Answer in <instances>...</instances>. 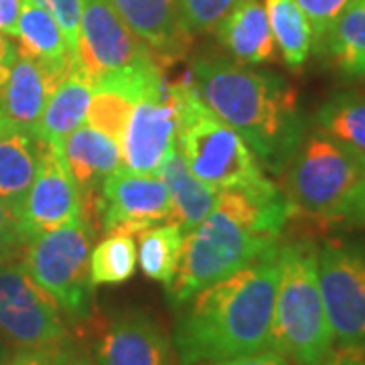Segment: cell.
<instances>
[{
  "instance_id": "obj_17",
  "label": "cell",
  "mask_w": 365,
  "mask_h": 365,
  "mask_svg": "<svg viewBox=\"0 0 365 365\" xmlns=\"http://www.w3.org/2000/svg\"><path fill=\"white\" fill-rule=\"evenodd\" d=\"M122 21L148 45L158 63L169 67L189 51L191 35L182 29L177 0H110Z\"/></svg>"
},
{
  "instance_id": "obj_13",
  "label": "cell",
  "mask_w": 365,
  "mask_h": 365,
  "mask_svg": "<svg viewBox=\"0 0 365 365\" xmlns=\"http://www.w3.org/2000/svg\"><path fill=\"white\" fill-rule=\"evenodd\" d=\"M81 213V195L59 148L45 146L35 181L19 211L21 232L26 242L71 222Z\"/></svg>"
},
{
  "instance_id": "obj_7",
  "label": "cell",
  "mask_w": 365,
  "mask_h": 365,
  "mask_svg": "<svg viewBox=\"0 0 365 365\" xmlns=\"http://www.w3.org/2000/svg\"><path fill=\"white\" fill-rule=\"evenodd\" d=\"M282 175V191L294 213L327 222L365 177V155L314 128L304 134Z\"/></svg>"
},
{
  "instance_id": "obj_11",
  "label": "cell",
  "mask_w": 365,
  "mask_h": 365,
  "mask_svg": "<svg viewBox=\"0 0 365 365\" xmlns=\"http://www.w3.org/2000/svg\"><path fill=\"white\" fill-rule=\"evenodd\" d=\"M78 59L93 79L124 67L158 63L155 53L122 21L110 0H83Z\"/></svg>"
},
{
  "instance_id": "obj_34",
  "label": "cell",
  "mask_w": 365,
  "mask_h": 365,
  "mask_svg": "<svg viewBox=\"0 0 365 365\" xmlns=\"http://www.w3.org/2000/svg\"><path fill=\"white\" fill-rule=\"evenodd\" d=\"M51 365H98L93 359V353L83 343L71 341L67 337L53 349Z\"/></svg>"
},
{
  "instance_id": "obj_24",
  "label": "cell",
  "mask_w": 365,
  "mask_h": 365,
  "mask_svg": "<svg viewBox=\"0 0 365 365\" xmlns=\"http://www.w3.org/2000/svg\"><path fill=\"white\" fill-rule=\"evenodd\" d=\"M319 49L341 78L365 79V0H351L343 9Z\"/></svg>"
},
{
  "instance_id": "obj_31",
  "label": "cell",
  "mask_w": 365,
  "mask_h": 365,
  "mask_svg": "<svg viewBox=\"0 0 365 365\" xmlns=\"http://www.w3.org/2000/svg\"><path fill=\"white\" fill-rule=\"evenodd\" d=\"M300 6V11L309 19L313 29L314 45L319 47L321 41L325 39L329 29L337 21V16L343 13V9L351 0H294Z\"/></svg>"
},
{
  "instance_id": "obj_9",
  "label": "cell",
  "mask_w": 365,
  "mask_h": 365,
  "mask_svg": "<svg viewBox=\"0 0 365 365\" xmlns=\"http://www.w3.org/2000/svg\"><path fill=\"white\" fill-rule=\"evenodd\" d=\"M69 337L67 321L51 294L26 268L9 260L0 264V339L14 349L57 347Z\"/></svg>"
},
{
  "instance_id": "obj_15",
  "label": "cell",
  "mask_w": 365,
  "mask_h": 365,
  "mask_svg": "<svg viewBox=\"0 0 365 365\" xmlns=\"http://www.w3.org/2000/svg\"><path fill=\"white\" fill-rule=\"evenodd\" d=\"M163 83V66L157 61L106 73L96 79L91 91L90 106L86 112L88 124L96 130L104 132L106 136H110L120 146L134 106L148 91L157 90Z\"/></svg>"
},
{
  "instance_id": "obj_14",
  "label": "cell",
  "mask_w": 365,
  "mask_h": 365,
  "mask_svg": "<svg viewBox=\"0 0 365 365\" xmlns=\"http://www.w3.org/2000/svg\"><path fill=\"white\" fill-rule=\"evenodd\" d=\"M91 353L98 365H175L173 341L144 311H126L108 321Z\"/></svg>"
},
{
  "instance_id": "obj_4",
  "label": "cell",
  "mask_w": 365,
  "mask_h": 365,
  "mask_svg": "<svg viewBox=\"0 0 365 365\" xmlns=\"http://www.w3.org/2000/svg\"><path fill=\"white\" fill-rule=\"evenodd\" d=\"M169 93L177 110V148L193 175L220 191L254 197L282 191L264 175L244 138L201 100L189 76L170 83Z\"/></svg>"
},
{
  "instance_id": "obj_26",
  "label": "cell",
  "mask_w": 365,
  "mask_h": 365,
  "mask_svg": "<svg viewBox=\"0 0 365 365\" xmlns=\"http://www.w3.org/2000/svg\"><path fill=\"white\" fill-rule=\"evenodd\" d=\"M185 234L175 223H158L138 234V266L165 288L175 280L182 254Z\"/></svg>"
},
{
  "instance_id": "obj_19",
  "label": "cell",
  "mask_w": 365,
  "mask_h": 365,
  "mask_svg": "<svg viewBox=\"0 0 365 365\" xmlns=\"http://www.w3.org/2000/svg\"><path fill=\"white\" fill-rule=\"evenodd\" d=\"M217 39L237 63L262 66L276 61V43L260 0H237L217 23Z\"/></svg>"
},
{
  "instance_id": "obj_36",
  "label": "cell",
  "mask_w": 365,
  "mask_h": 365,
  "mask_svg": "<svg viewBox=\"0 0 365 365\" xmlns=\"http://www.w3.org/2000/svg\"><path fill=\"white\" fill-rule=\"evenodd\" d=\"M55 347H26L16 349L0 365H51Z\"/></svg>"
},
{
  "instance_id": "obj_22",
  "label": "cell",
  "mask_w": 365,
  "mask_h": 365,
  "mask_svg": "<svg viewBox=\"0 0 365 365\" xmlns=\"http://www.w3.org/2000/svg\"><path fill=\"white\" fill-rule=\"evenodd\" d=\"M158 177L169 187L170 201H173V213L169 223H175L182 230V234H189L193 227L203 222L209 211L215 207L220 199V189L203 182L193 170L187 167L185 158L173 144L163 160Z\"/></svg>"
},
{
  "instance_id": "obj_40",
  "label": "cell",
  "mask_w": 365,
  "mask_h": 365,
  "mask_svg": "<svg viewBox=\"0 0 365 365\" xmlns=\"http://www.w3.org/2000/svg\"><path fill=\"white\" fill-rule=\"evenodd\" d=\"M9 355H11V353H9V349H6V343L0 339V364H2Z\"/></svg>"
},
{
  "instance_id": "obj_21",
  "label": "cell",
  "mask_w": 365,
  "mask_h": 365,
  "mask_svg": "<svg viewBox=\"0 0 365 365\" xmlns=\"http://www.w3.org/2000/svg\"><path fill=\"white\" fill-rule=\"evenodd\" d=\"M43 144L31 130L0 120V199L19 211L35 181Z\"/></svg>"
},
{
  "instance_id": "obj_12",
  "label": "cell",
  "mask_w": 365,
  "mask_h": 365,
  "mask_svg": "<svg viewBox=\"0 0 365 365\" xmlns=\"http://www.w3.org/2000/svg\"><path fill=\"white\" fill-rule=\"evenodd\" d=\"M177 143V110L165 81L148 91L132 110L120 143L122 169L138 175H158L169 148Z\"/></svg>"
},
{
  "instance_id": "obj_1",
  "label": "cell",
  "mask_w": 365,
  "mask_h": 365,
  "mask_svg": "<svg viewBox=\"0 0 365 365\" xmlns=\"http://www.w3.org/2000/svg\"><path fill=\"white\" fill-rule=\"evenodd\" d=\"M278 248L182 304L170 339L179 365L222 361L270 347Z\"/></svg>"
},
{
  "instance_id": "obj_25",
  "label": "cell",
  "mask_w": 365,
  "mask_h": 365,
  "mask_svg": "<svg viewBox=\"0 0 365 365\" xmlns=\"http://www.w3.org/2000/svg\"><path fill=\"white\" fill-rule=\"evenodd\" d=\"M268 23L282 61L290 69H300L314 47L313 29L294 0H264Z\"/></svg>"
},
{
  "instance_id": "obj_10",
  "label": "cell",
  "mask_w": 365,
  "mask_h": 365,
  "mask_svg": "<svg viewBox=\"0 0 365 365\" xmlns=\"http://www.w3.org/2000/svg\"><path fill=\"white\" fill-rule=\"evenodd\" d=\"M170 213V191L158 175H138L122 167L102 182L96 201V217L104 234H140L169 223Z\"/></svg>"
},
{
  "instance_id": "obj_3",
  "label": "cell",
  "mask_w": 365,
  "mask_h": 365,
  "mask_svg": "<svg viewBox=\"0 0 365 365\" xmlns=\"http://www.w3.org/2000/svg\"><path fill=\"white\" fill-rule=\"evenodd\" d=\"M290 215L294 209L284 191L274 197L222 191L207 217L185 234L179 270L167 288L170 307L181 309L203 288L278 248Z\"/></svg>"
},
{
  "instance_id": "obj_32",
  "label": "cell",
  "mask_w": 365,
  "mask_h": 365,
  "mask_svg": "<svg viewBox=\"0 0 365 365\" xmlns=\"http://www.w3.org/2000/svg\"><path fill=\"white\" fill-rule=\"evenodd\" d=\"M25 246L26 240L21 232L16 213L0 199V258L14 260Z\"/></svg>"
},
{
  "instance_id": "obj_38",
  "label": "cell",
  "mask_w": 365,
  "mask_h": 365,
  "mask_svg": "<svg viewBox=\"0 0 365 365\" xmlns=\"http://www.w3.org/2000/svg\"><path fill=\"white\" fill-rule=\"evenodd\" d=\"M311 365H365V349H351V347H333V351L321 361Z\"/></svg>"
},
{
  "instance_id": "obj_42",
  "label": "cell",
  "mask_w": 365,
  "mask_h": 365,
  "mask_svg": "<svg viewBox=\"0 0 365 365\" xmlns=\"http://www.w3.org/2000/svg\"><path fill=\"white\" fill-rule=\"evenodd\" d=\"M0 120H2V116H0Z\"/></svg>"
},
{
  "instance_id": "obj_35",
  "label": "cell",
  "mask_w": 365,
  "mask_h": 365,
  "mask_svg": "<svg viewBox=\"0 0 365 365\" xmlns=\"http://www.w3.org/2000/svg\"><path fill=\"white\" fill-rule=\"evenodd\" d=\"M199 365H290V359L272 347L262 349V351L250 353V355H240V357H230L222 361H207Z\"/></svg>"
},
{
  "instance_id": "obj_33",
  "label": "cell",
  "mask_w": 365,
  "mask_h": 365,
  "mask_svg": "<svg viewBox=\"0 0 365 365\" xmlns=\"http://www.w3.org/2000/svg\"><path fill=\"white\" fill-rule=\"evenodd\" d=\"M327 223H339L345 227H365V177L345 195Z\"/></svg>"
},
{
  "instance_id": "obj_37",
  "label": "cell",
  "mask_w": 365,
  "mask_h": 365,
  "mask_svg": "<svg viewBox=\"0 0 365 365\" xmlns=\"http://www.w3.org/2000/svg\"><path fill=\"white\" fill-rule=\"evenodd\" d=\"M23 9V0H0V33L16 37V25Z\"/></svg>"
},
{
  "instance_id": "obj_29",
  "label": "cell",
  "mask_w": 365,
  "mask_h": 365,
  "mask_svg": "<svg viewBox=\"0 0 365 365\" xmlns=\"http://www.w3.org/2000/svg\"><path fill=\"white\" fill-rule=\"evenodd\" d=\"M237 0H177L182 29L189 35L215 29Z\"/></svg>"
},
{
  "instance_id": "obj_27",
  "label": "cell",
  "mask_w": 365,
  "mask_h": 365,
  "mask_svg": "<svg viewBox=\"0 0 365 365\" xmlns=\"http://www.w3.org/2000/svg\"><path fill=\"white\" fill-rule=\"evenodd\" d=\"M314 126L365 155V91L333 93L314 116Z\"/></svg>"
},
{
  "instance_id": "obj_18",
  "label": "cell",
  "mask_w": 365,
  "mask_h": 365,
  "mask_svg": "<svg viewBox=\"0 0 365 365\" xmlns=\"http://www.w3.org/2000/svg\"><path fill=\"white\" fill-rule=\"evenodd\" d=\"M57 71L16 53L11 76L0 88V116L19 128L35 130L51 91L66 78Z\"/></svg>"
},
{
  "instance_id": "obj_41",
  "label": "cell",
  "mask_w": 365,
  "mask_h": 365,
  "mask_svg": "<svg viewBox=\"0 0 365 365\" xmlns=\"http://www.w3.org/2000/svg\"><path fill=\"white\" fill-rule=\"evenodd\" d=\"M2 262H9V260H4V258H0V264H2Z\"/></svg>"
},
{
  "instance_id": "obj_28",
  "label": "cell",
  "mask_w": 365,
  "mask_h": 365,
  "mask_svg": "<svg viewBox=\"0 0 365 365\" xmlns=\"http://www.w3.org/2000/svg\"><path fill=\"white\" fill-rule=\"evenodd\" d=\"M138 268V248L132 234H106L90 254V278L93 287H116L128 282Z\"/></svg>"
},
{
  "instance_id": "obj_20",
  "label": "cell",
  "mask_w": 365,
  "mask_h": 365,
  "mask_svg": "<svg viewBox=\"0 0 365 365\" xmlns=\"http://www.w3.org/2000/svg\"><path fill=\"white\" fill-rule=\"evenodd\" d=\"M93 86L96 79L91 78L90 71L78 59L67 71L66 78L51 91L39 122L33 130L41 144L59 146L67 134H71L83 124Z\"/></svg>"
},
{
  "instance_id": "obj_8",
  "label": "cell",
  "mask_w": 365,
  "mask_h": 365,
  "mask_svg": "<svg viewBox=\"0 0 365 365\" xmlns=\"http://www.w3.org/2000/svg\"><path fill=\"white\" fill-rule=\"evenodd\" d=\"M319 284L333 343L365 349V242L327 240L319 248Z\"/></svg>"
},
{
  "instance_id": "obj_5",
  "label": "cell",
  "mask_w": 365,
  "mask_h": 365,
  "mask_svg": "<svg viewBox=\"0 0 365 365\" xmlns=\"http://www.w3.org/2000/svg\"><path fill=\"white\" fill-rule=\"evenodd\" d=\"M270 347L297 365L317 364L335 347L319 284V248L311 240L278 248Z\"/></svg>"
},
{
  "instance_id": "obj_2",
  "label": "cell",
  "mask_w": 365,
  "mask_h": 365,
  "mask_svg": "<svg viewBox=\"0 0 365 365\" xmlns=\"http://www.w3.org/2000/svg\"><path fill=\"white\" fill-rule=\"evenodd\" d=\"M189 78L201 100L244 138L262 169L282 175L307 134L299 93L287 79L225 57H197Z\"/></svg>"
},
{
  "instance_id": "obj_30",
  "label": "cell",
  "mask_w": 365,
  "mask_h": 365,
  "mask_svg": "<svg viewBox=\"0 0 365 365\" xmlns=\"http://www.w3.org/2000/svg\"><path fill=\"white\" fill-rule=\"evenodd\" d=\"M45 9L55 19V23L61 26L71 51L78 53L79 26H81V13H83V0H31Z\"/></svg>"
},
{
  "instance_id": "obj_23",
  "label": "cell",
  "mask_w": 365,
  "mask_h": 365,
  "mask_svg": "<svg viewBox=\"0 0 365 365\" xmlns=\"http://www.w3.org/2000/svg\"><path fill=\"white\" fill-rule=\"evenodd\" d=\"M14 39L19 41V55L49 69L69 71L78 61V53L71 51L61 26L45 9L31 0H23Z\"/></svg>"
},
{
  "instance_id": "obj_39",
  "label": "cell",
  "mask_w": 365,
  "mask_h": 365,
  "mask_svg": "<svg viewBox=\"0 0 365 365\" xmlns=\"http://www.w3.org/2000/svg\"><path fill=\"white\" fill-rule=\"evenodd\" d=\"M14 57H16V49L13 47V43L6 39V35L0 33V88L6 83V79L11 76Z\"/></svg>"
},
{
  "instance_id": "obj_16",
  "label": "cell",
  "mask_w": 365,
  "mask_h": 365,
  "mask_svg": "<svg viewBox=\"0 0 365 365\" xmlns=\"http://www.w3.org/2000/svg\"><path fill=\"white\" fill-rule=\"evenodd\" d=\"M55 148H59L67 169L78 185L81 195V215L96 225V201L102 182L122 167L120 146L104 132L96 130L90 124H81L71 134H67L63 143Z\"/></svg>"
},
{
  "instance_id": "obj_6",
  "label": "cell",
  "mask_w": 365,
  "mask_h": 365,
  "mask_svg": "<svg viewBox=\"0 0 365 365\" xmlns=\"http://www.w3.org/2000/svg\"><path fill=\"white\" fill-rule=\"evenodd\" d=\"M96 225L79 213L71 222L26 242L23 266L59 304L66 321L79 325L91 317L93 284L90 254Z\"/></svg>"
}]
</instances>
